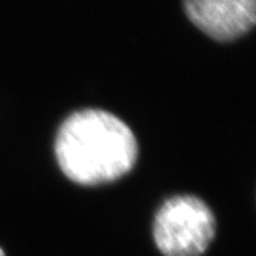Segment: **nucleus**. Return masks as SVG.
I'll list each match as a JSON object with an SVG mask.
<instances>
[{
  "mask_svg": "<svg viewBox=\"0 0 256 256\" xmlns=\"http://www.w3.org/2000/svg\"><path fill=\"white\" fill-rule=\"evenodd\" d=\"M216 235L214 210L200 196L174 195L156 210L152 238L164 256H202Z\"/></svg>",
  "mask_w": 256,
  "mask_h": 256,
  "instance_id": "nucleus-2",
  "label": "nucleus"
},
{
  "mask_svg": "<svg viewBox=\"0 0 256 256\" xmlns=\"http://www.w3.org/2000/svg\"><path fill=\"white\" fill-rule=\"evenodd\" d=\"M0 256H6V254H4V250H3L2 248H0Z\"/></svg>",
  "mask_w": 256,
  "mask_h": 256,
  "instance_id": "nucleus-4",
  "label": "nucleus"
},
{
  "mask_svg": "<svg viewBox=\"0 0 256 256\" xmlns=\"http://www.w3.org/2000/svg\"><path fill=\"white\" fill-rule=\"evenodd\" d=\"M138 141L132 130L112 112L82 108L57 128L54 156L72 182L97 186L116 182L134 168Z\"/></svg>",
  "mask_w": 256,
  "mask_h": 256,
  "instance_id": "nucleus-1",
  "label": "nucleus"
},
{
  "mask_svg": "<svg viewBox=\"0 0 256 256\" xmlns=\"http://www.w3.org/2000/svg\"><path fill=\"white\" fill-rule=\"evenodd\" d=\"M185 16L218 43L236 42L255 28L256 0H182Z\"/></svg>",
  "mask_w": 256,
  "mask_h": 256,
  "instance_id": "nucleus-3",
  "label": "nucleus"
}]
</instances>
